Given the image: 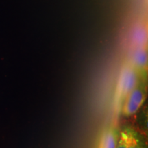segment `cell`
<instances>
[{"mask_svg":"<svg viewBox=\"0 0 148 148\" xmlns=\"http://www.w3.org/2000/svg\"><path fill=\"white\" fill-rule=\"evenodd\" d=\"M116 148H146L145 139L132 127H123L118 133Z\"/></svg>","mask_w":148,"mask_h":148,"instance_id":"cell-3","label":"cell"},{"mask_svg":"<svg viewBox=\"0 0 148 148\" xmlns=\"http://www.w3.org/2000/svg\"><path fill=\"white\" fill-rule=\"evenodd\" d=\"M118 133L114 127L107 129L103 134L100 148H116Z\"/></svg>","mask_w":148,"mask_h":148,"instance_id":"cell-6","label":"cell"},{"mask_svg":"<svg viewBox=\"0 0 148 148\" xmlns=\"http://www.w3.org/2000/svg\"><path fill=\"white\" fill-rule=\"evenodd\" d=\"M146 93L143 85L139 82L123 101L121 112L125 116L136 114L145 101Z\"/></svg>","mask_w":148,"mask_h":148,"instance_id":"cell-2","label":"cell"},{"mask_svg":"<svg viewBox=\"0 0 148 148\" xmlns=\"http://www.w3.org/2000/svg\"><path fill=\"white\" fill-rule=\"evenodd\" d=\"M132 65L136 70H145L147 64V54L145 47H134L131 53Z\"/></svg>","mask_w":148,"mask_h":148,"instance_id":"cell-4","label":"cell"},{"mask_svg":"<svg viewBox=\"0 0 148 148\" xmlns=\"http://www.w3.org/2000/svg\"><path fill=\"white\" fill-rule=\"evenodd\" d=\"M131 41L134 47H145L147 41V32L143 25H136L132 29L130 35Z\"/></svg>","mask_w":148,"mask_h":148,"instance_id":"cell-5","label":"cell"},{"mask_svg":"<svg viewBox=\"0 0 148 148\" xmlns=\"http://www.w3.org/2000/svg\"><path fill=\"white\" fill-rule=\"evenodd\" d=\"M138 82L136 69L132 64L125 65L122 69L118 82L116 101L118 104L123 103L127 95L135 88Z\"/></svg>","mask_w":148,"mask_h":148,"instance_id":"cell-1","label":"cell"}]
</instances>
